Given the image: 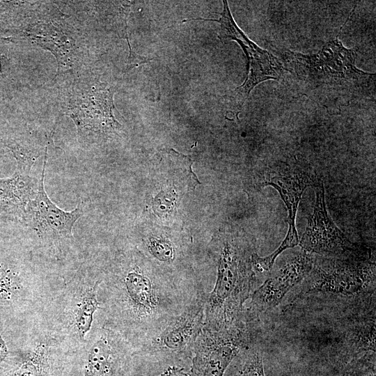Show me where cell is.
<instances>
[{
    "label": "cell",
    "mask_w": 376,
    "mask_h": 376,
    "mask_svg": "<svg viewBox=\"0 0 376 376\" xmlns=\"http://www.w3.org/2000/svg\"><path fill=\"white\" fill-rule=\"evenodd\" d=\"M79 74L60 87L58 103L76 125L79 143L88 146L118 134L122 126L113 114L115 90L88 72Z\"/></svg>",
    "instance_id": "1"
},
{
    "label": "cell",
    "mask_w": 376,
    "mask_h": 376,
    "mask_svg": "<svg viewBox=\"0 0 376 376\" xmlns=\"http://www.w3.org/2000/svg\"><path fill=\"white\" fill-rule=\"evenodd\" d=\"M56 8L42 4L30 11L23 33L54 55L58 65L55 77L81 73L88 61V45L68 17Z\"/></svg>",
    "instance_id": "2"
},
{
    "label": "cell",
    "mask_w": 376,
    "mask_h": 376,
    "mask_svg": "<svg viewBox=\"0 0 376 376\" xmlns=\"http://www.w3.org/2000/svg\"><path fill=\"white\" fill-rule=\"evenodd\" d=\"M299 298L318 300H362L375 298V271L369 265L325 260L315 263Z\"/></svg>",
    "instance_id": "3"
},
{
    "label": "cell",
    "mask_w": 376,
    "mask_h": 376,
    "mask_svg": "<svg viewBox=\"0 0 376 376\" xmlns=\"http://www.w3.org/2000/svg\"><path fill=\"white\" fill-rule=\"evenodd\" d=\"M284 54L300 78L317 84H354L367 81L373 75L357 68L356 52L344 47L338 38L326 43L315 54L304 55L290 51Z\"/></svg>",
    "instance_id": "4"
},
{
    "label": "cell",
    "mask_w": 376,
    "mask_h": 376,
    "mask_svg": "<svg viewBox=\"0 0 376 376\" xmlns=\"http://www.w3.org/2000/svg\"><path fill=\"white\" fill-rule=\"evenodd\" d=\"M224 8L219 17L215 19L192 18L189 20L214 21L220 24L218 35L224 42L236 41L243 49L249 64V72L244 83L235 89L234 95L242 104L249 97L251 91L260 83L268 79H279L282 75L284 68L278 59L271 53L260 48L251 40L235 23L227 1H223Z\"/></svg>",
    "instance_id": "5"
},
{
    "label": "cell",
    "mask_w": 376,
    "mask_h": 376,
    "mask_svg": "<svg viewBox=\"0 0 376 376\" xmlns=\"http://www.w3.org/2000/svg\"><path fill=\"white\" fill-rule=\"evenodd\" d=\"M47 159L46 146L38 189L26 206L24 220L43 242L59 246L73 240V228L83 216L84 207L81 203L75 210L65 211L51 201L44 185Z\"/></svg>",
    "instance_id": "6"
},
{
    "label": "cell",
    "mask_w": 376,
    "mask_h": 376,
    "mask_svg": "<svg viewBox=\"0 0 376 376\" xmlns=\"http://www.w3.org/2000/svg\"><path fill=\"white\" fill-rule=\"evenodd\" d=\"M313 187L315 201L306 230L299 239L301 250L312 254L334 256L359 252L357 246L348 240L329 216L322 181L316 180Z\"/></svg>",
    "instance_id": "7"
},
{
    "label": "cell",
    "mask_w": 376,
    "mask_h": 376,
    "mask_svg": "<svg viewBox=\"0 0 376 376\" xmlns=\"http://www.w3.org/2000/svg\"><path fill=\"white\" fill-rule=\"evenodd\" d=\"M314 263L313 254L301 250L267 277L251 295L253 314H261L277 306L291 289L305 280Z\"/></svg>",
    "instance_id": "8"
},
{
    "label": "cell",
    "mask_w": 376,
    "mask_h": 376,
    "mask_svg": "<svg viewBox=\"0 0 376 376\" xmlns=\"http://www.w3.org/2000/svg\"><path fill=\"white\" fill-rule=\"evenodd\" d=\"M70 367L61 342L44 336L18 354L3 376H68Z\"/></svg>",
    "instance_id": "9"
},
{
    "label": "cell",
    "mask_w": 376,
    "mask_h": 376,
    "mask_svg": "<svg viewBox=\"0 0 376 376\" xmlns=\"http://www.w3.org/2000/svg\"><path fill=\"white\" fill-rule=\"evenodd\" d=\"M315 180L304 171L281 168L267 173L261 183L262 186L270 185L275 188L288 210V233L278 247L281 252L299 244V237L295 225L297 211L303 192L307 187L313 186Z\"/></svg>",
    "instance_id": "10"
},
{
    "label": "cell",
    "mask_w": 376,
    "mask_h": 376,
    "mask_svg": "<svg viewBox=\"0 0 376 376\" xmlns=\"http://www.w3.org/2000/svg\"><path fill=\"white\" fill-rule=\"evenodd\" d=\"M40 155L36 149L15 152L17 167L13 175L0 179V210L16 213L24 219L26 206L36 194L38 181L30 175L36 159Z\"/></svg>",
    "instance_id": "11"
},
{
    "label": "cell",
    "mask_w": 376,
    "mask_h": 376,
    "mask_svg": "<svg viewBox=\"0 0 376 376\" xmlns=\"http://www.w3.org/2000/svg\"><path fill=\"white\" fill-rule=\"evenodd\" d=\"M94 339L87 350L84 376H122L125 358L114 336L103 329Z\"/></svg>",
    "instance_id": "12"
},
{
    "label": "cell",
    "mask_w": 376,
    "mask_h": 376,
    "mask_svg": "<svg viewBox=\"0 0 376 376\" xmlns=\"http://www.w3.org/2000/svg\"><path fill=\"white\" fill-rule=\"evenodd\" d=\"M240 338L224 335L218 343L199 352L193 361V376H223L239 351Z\"/></svg>",
    "instance_id": "13"
},
{
    "label": "cell",
    "mask_w": 376,
    "mask_h": 376,
    "mask_svg": "<svg viewBox=\"0 0 376 376\" xmlns=\"http://www.w3.org/2000/svg\"><path fill=\"white\" fill-rule=\"evenodd\" d=\"M100 282V280H97L93 285L83 289L72 308V328L81 340H84L90 331L94 313L99 307L97 294Z\"/></svg>",
    "instance_id": "14"
},
{
    "label": "cell",
    "mask_w": 376,
    "mask_h": 376,
    "mask_svg": "<svg viewBox=\"0 0 376 376\" xmlns=\"http://www.w3.org/2000/svg\"><path fill=\"white\" fill-rule=\"evenodd\" d=\"M125 291L132 303L148 307L151 304V286L147 277L129 272L123 279Z\"/></svg>",
    "instance_id": "15"
},
{
    "label": "cell",
    "mask_w": 376,
    "mask_h": 376,
    "mask_svg": "<svg viewBox=\"0 0 376 376\" xmlns=\"http://www.w3.org/2000/svg\"><path fill=\"white\" fill-rule=\"evenodd\" d=\"M236 376H265L261 354L253 350L248 352Z\"/></svg>",
    "instance_id": "16"
},
{
    "label": "cell",
    "mask_w": 376,
    "mask_h": 376,
    "mask_svg": "<svg viewBox=\"0 0 376 376\" xmlns=\"http://www.w3.org/2000/svg\"><path fill=\"white\" fill-rule=\"evenodd\" d=\"M178 195L173 190L162 191L152 201L154 212L159 215L171 213L175 206Z\"/></svg>",
    "instance_id": "17"
},
{
    "label": "cell",
    "mask_w": 376,
    "mask_h": 376,
    "mask_svg": "<svg viewBox=\"0 0 376 376\" xmlns=\"http://www.w3.org/2000/svg\"><path fill=\"white\" fill-rule=\"evenodd\" d=\"M150 249L153 254L162 260H170L172 257V248L164 241L153 240L150 244Z\"/></svg>",
    "instance_id": "18"
},
{
    "label": "cell",
    "mask_w": 376,
    "mask_h": 376,
    "mask_svg": "<svg viewBox=\"0 0 376 376\" xmlns=\"http://www.w3.org/2000/svg\"><path fill=\"white\" fill-rule=\"evenodd\" d=\"M12 281L4 270L0 269V299H6L11 294Z\"/></svg>",
    "instance_id": "19"
},
{
    "label": "cell",
    "mask_w": 376,
    "mask_h": 376,
    "mask_svg": "<svg viewBox=\"0 0 376 376\" xmlns=\"http://www.w3.org/2000/svg\"><path fill=\"white\" fill-rule=\"evenodd\" d=\"M150 60H152V58L141 56L134 52L132 49L130 50L128 61L125 72H127L135 67L148 63Z\"/></svg>",
    "instance_id": "20"
},
{
    "label": "cell",
    "mask_w": 376,
    "mask_h": 376,
    "mask_svg": "<svg viewBox=\"0 0 376 376\" xmlns=\"http://www.w3.org/2000/svg\"><path fill=\"white\" fill-rule=\"evenodd\" d=\"M347 376H375V368H361L351 370Z\"/></svg>",
    "instance_id": "21"
},
{
    "label": "cell",
    "mask_w": 376,
    "mask_h": 376,
    "mask_svg": "<svg viewBox=\"0 0 376 376\" xmlns=\"http://www.w3.org/2000/svg\"><path fill=\"white\" fill-rule=\"evenodd\" d=\"M161 376H188L182 369L175 367L169 368L165 373Z\"/></svg>",
    "instance_id": "22"
},
{
    "label": "cell",
    "mask_w": 376,
    "mask_h": 376,
    "mask_svg": "<svg viewBox=\"0 0 376 376\" xmlns=\"http://www.w3.org/2000/svg\"><path fill=\"white\" fill-rule=\"evenodd\" d=\"M8 355V349L2 337L0 336V364L5 360Z\"/></svg>",
    "instance_id": "23"
}]
</instances>
